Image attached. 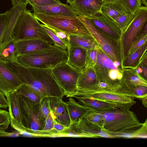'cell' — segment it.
<instances>
[{
	"label": "cell",
	"mask_w": 147,
	"mask_h": 147,
	"mask_svg": "<svg viewBox=\"0 0 147 147\" xmlns=\"http://www.w3.org/2000/svg\"><path fill=\"white\" fill-rule=\"evenodd\" d=\"M37 19L49 28L67 35H91L78 16L51 15L34 13Z\"/></svg>",
	"instance_id": "obj_4"
},
{
	"label": "cell",
	"mask_w": 147,
	"mask_h": 147,
	"mask_svg": "<svg viewBox=\"0 0 147 147\" xmlns=\"http://www.w3.org/2000/svg\"><path fill=\"white\" fill-rule=\"evenodd\" d=\"M147 22V7L141 6L133 15L125 28L123 42V52L127 56L129 50L144 24Z\"/></svg>",
	"instance_id": "obj_8"
},
{
	"label": "cell",
	"mask_w": 147,
	"mask_h": 147,
	"mask_svg": "<svg viewBox=\"0 0 147 147\" xmlns=\"http://www.w3.org/2000/svg\"><path fill=\"white\" fill-rule=\"evenodd\" d=\"M16 90L19 94L27 97L35 103H40L43 98L32 88L25 84H22Z\"/></svg>",
	"instance_id": "obj_25"
},
{
	"label": "cell",
	"mask_w": 147,
	"mask_h": 147,
	"mask_svg": "<svg viewBox=\"0 0 147 147\" xmlns=\"http://www.w3.org/2000/svg\"><path fill=\"white\" fill-rule=\"evenodd\" d=\"M26 2L32 6L35 5L46 6L62 3L55 0H26Z\"/></svg>",
	"instance_id": "obj_33"
},
{
	"label": "cell",
	"mask_w": 147,
	"mask_h": 147,
	"mask_svg": "<svg viewBox=\"0 0 147 147\" xmlns=\"http://www.w3.org/2000/svg\"><path fill=\"white\" fill-rule=\"evenodd\" d=\"M87 18L101 31L110 35L115 36L116 31L119 29L113 21L102 12Z\"/></svg>",
	"instance_id": "obj_20"
},
{
	"label": "cell",
	"mask_w": 147,
	"mask_h": 147,
	"mask_svg": "<svg viewBox=\"0 0 147 147\" xmlns=\"http://www.w3.org/2000/svg\"><path fill=\"white\" fill-rule=\"evenodd\" d=\"M49 98V97H44L40 102L42 112L46 119L51 111Z\"/></svg>",
	"instance_id": "obj_34"
},
{
	"label": "cell",
	"mask_w": 147,
	"mask_h": 147,
	"mask_svg": "<svg viewBox=\"0 0 147 147\" xmlns=\"http://www.w3.org/2000/svg\"><path fill=\"white\" fill-rule=\"evenodd\" d=\"M54 78L67 97L75 93L77 83L81 71L63 62L52 69Z\"/></svg>",
	"instance_id": "obj_7"
},
{
	"label": "cell",
	"mask_w": 147,
	"mask_h": 147,
	"mask_svg": "<svg viewBox=\"0 0 147 147\" xmlns=\"http://www.w3.org/2000/svg\"><path fill=\"white\" fill-rule=\"evenodd\" d=\"M113 63L115 66H116L117 67L120 65V63L116 61H115Z\"/></svg>",
	"instance_id": "obj_45"
},
{
	"label": "cell",
	"mask_w": 147,
	"mask_h": 147,
	"mask_svg": "<svg viewBox=\"0 0 147 147\" xmlns=\"http://www.w3.org/2000/svg\"><path fill=\"white\" fill-rule=\"evenodd\" d=\"M19 55L16 42L13 40L0 48V60L5 62L17 61Z\"/></svg>",
	"instance_id": "obj_22"
},
{
	"label": "cell",
	"mask_w": 147,
	"mask_h": 147,
	"mask_svg": "<svg viewBox=\"0 0 147 147\" xmlns=\"http://www.w3.org/2000/svg\"><path fill=\"white\" fill-rule=\"evenodd\" d=\"M87 49L78 46H69L67 63L81 71L85 67Z\"/></svg>",
	"instance_id": "obj_19"
},
{
	"label": "cell",
	"mask_w": 147,
	"mask_h": 147,
	"mask_svg": "<svg viewBox=\"0 0 147 147\" xmlns=\"http://www.w3.org/2000/svg\"><path fill=\"white\" fill-rule=\"evenodd\" d=\"M23 84L28 85L43 98L62 99L63 91L56 80L51 69L25 67L17 61L5 62Z\"/></svg>",
	"instance_id": "obj_1"
},
{
	"label": "cell",
	"mask_w": 147,
	"mask_h": 147,
	"mask_svg": "<svg viewBox=\"0 0 147 147\" xmlns=\"http://www.w3.org/2000/svg\"><path fill=\"white\" fill-rule=\"evenodd\" d=\"M115 2L123 6L131 15H134L141 7V0H117Z\"/></svg>",
	"instance_id": "obj_29"
},
{
	"label": "cell",
	"mask_w": 147,
	"mask_h": 147,
	"mask_svg": "<svg viewBox=\"0 0 147 147\" xmlns=\"http://www.w3.org/2000/svg\"><path fill=\"white\" fill-rule=\"evenodd\" d=\"M15 42L19 55L48 49L53 45L45 41L36 39L24 40Z\"/></svg>",
	"instance_id": "obj_18"
},
{
	"label": "cell",
	"mask_w": 147,
	"mask_h": 147,
	"mask_svg": "<svg viewBox=\"0 0 147 147\" xmlns=\"http://www.w3.org/2000/svg\"><path fill=\"white\" fill-rule=\"evenodd\" d=\"M32 6L34 13L51 15L78 16L70 5L62 3L49 5H35Z\"/></svg>",
	"instance_id": "obj_17"
},
{
	"label": "cell",
	"mask_w": 147,
	"mask_h": 147,
	"mask_svg": "<svg viewBox=\"0 0 147 147\" xmlns=\"http://www.w3.org/2000/svg\"><path fill=\"white\" fill-rule=\"evenodd\" d=\"M119 72L117 69H112L109 72V76L110 78L113 80L117 79L118 74Z\"/></svg>",
	"instance_id": "obj_39"
},
{
	"label": "cell",
	"mask_w": 147,
	"mask_h": 147,
	"mask_svg": "<svg viewBox=\"0 0 147 147\" xmlns=\"http://www.w3.org/2000/svg\"><path fill=\"white\" fill-rule=\"evenodd\" d=\"M147 87L136 86L132 89L133 92L137 96L136 98L140 99L147 96Z\"/></svg>",
	"instance_id": "obj_35"
},
{
	"label": "cell",
	"mask_w": 147,
	"mask_h": 147,
	"mask_svg": "<svg viewBox=\"0 0 147 147\" xmlns=\"http://www.w3.org/2000/svg\"><path fill=\"white\" fill-rule=\"evenodd\" d=\"M12 36L15 41L36 39L45 41L52 45L55 44L33 13L26 9L22 13L18 20Z\"/></svg>",
	"instance_id": "obj_3"
},
{
	"label": "cell",
	"mask_w": 147,
	"mask_h": 147,
	"mask_svg": "<svg viewBox=\"0 0 147 147\" xmlns=\"http://www.w3.org/2000/svg\"><path fill=\"white\" fill-rule=\"evenodd\" d=\"M89 35H67V40L69 46H80L88 50L94 48L95 44L88 37Z\"/></svg>",
	"instance_id": "obj_23"
},
{
	"label": "cell",
	"mask_w": 147,
	"mask_h": 147,
	"mask_svg": "<svg viewBox=\"0 0 147 147\" xmlns=\"http://www.w3.org/2000/svg\"><path fill=\"white\" fill-rule=\"evenodd\" d=\"M67 127L57 122L54 120V128L58 133V135Z\"/></svg>",
	"instance_id": "obj_37"
},
{
	"label": "cell",
	"mask_w": 147,
	"mask_h": 147,
	"mask_svg": "<svg viewBox=\"0 0 147 147\" xmlns=\"http://www.w3.org/2000/svg\"><path fill=\"white\" fill-rule=\"evenodd\" d=\"M138 69L139 70V73H141L143 72L142 69L140 67H138Z\"/></svg>",
	"instance_id": "obj_48"
},
{
	"label": "cell",
	"mask_w": 147,
	"mask_h": 147,
	"mask_svg": "<svg viewBox=\"0 0 147 147\" xmlns=\"http://www.w3.org/2000/svg\"><path fill=\"white\" fill-rule=\"evenodd\" d=\"M142 100L143 105L146 107H147V96L140 99Z\"/></svg>",
	"instance_id": "obj_42"
},
{
	"label": "cell",
	"mask_w": 147,
	"mask_h": 147,
	"mask_svg": "<svg viewBox=\"0 0 147 147\" xmlns=\"http://www.w3.org/2000/svg\"><path fill=\"white\" fill-rule=\"evenodd\" d=\"M68 60V52L56 46L29 53L19 55L17 61L30 68L52 69Z\"/></svg>",
	"instance_id": "obj_2"
},
{
	"label": "cell",
	"mask_w": 147,
	"mask_h": 147,
	"mask_svg": "<svg viewBox=\"0 0 147 147\" xmlns=\"http://www.w3.org/2000/svg\"><path fill=\"white\" fill-rule=\"evenodd\" d=\"M141 1L145 6L147 7V0H141Z\"/></svg>",
	"instance_id": "obj_46"
},
{
	"label": "cell",
	"mask_w": 147,
	"mask_h": 147,
	"mask_svg": "<svg viewBox=\"0 0 147 147\" xmlns=\"http://www.w3.org/2000/svg\"><path fill=\"white\" fill-rule=\"evenodd\" d=\"M105 130L109 134L113 136L114 138H147V119L140 127L132 131L125 132H113Z\"/></svg>",
	"instance_id": "obj_24"
},
{
	"label": "cell",
	"mask_w": 147,
	"mask_h": 147,
	"mask_svg": "<svg viewBox=\"0 0 147 147\" xmlns=\"http://www.w3.org/2000/svg\"><path fill=\"white\" fill-rule=\"evenodd\" d=\"M69 5L78 16L88 17L102 12L103 3L102 0H79Z\"/></svg>",
	"instance_id": "obj_15"
},
{
	"label": "cell",
	"mask_w": 147,
	"mask_h": 147,
	"mask_svg": "<svg viewBox=\"0 0 147 147\" xmlns=\"http://www.w3.org/2000/svg\"><path fill=\"white\" fill-rule=\"evenodd\" d=\"M84 118L104 129V119L101 113L91 110Z\"/></svg>",
	"instance_id": "obj_30"
},
{
	"label": "cell",
	"mask_w": 147,
	"mask_h": 147,
	"mask_svg": "<svg viewBox=\"0 0 147 147\" xmlns=\"http://www.w3.org/2000/svg\"><path fill=\"white\" fill-rule=\"evenodd\" d=\"M70 120V125L78 122L83 118L91 110L76 102L71 97L65 102Z\"/></svg>",
	"instance_id": "obj_21"
},
{
	"label": "cell",
	"mask_w": 147,
	"mask_h": 147,
	"mask_svg": "<svg viewBox=\"0 0 147 147\" xmlns=\"http://www.w3.org/2000/svg\"><path fill=\"white\" fill-rule=\"evenodd\" d=\"M127 80L129 85V86L131 90L136 86H142L147 87L146 80L139 76H132L129 77Z\"/></svg>",
	"instance_id": "obj_32"
},
{
	"label": "cell",
	"mask_w": 147,
	"mask_h": 147,
	"mask_svg": "<svg viewBox=\"0 0 147 147\" xmlns=\"http://www.w3.org/2000/svg\"><path fill=\"white\" fill-rule=\"evenodd\" d=\"M89 59L92 61H95L97 59L96 52L94 50H92L89 53Z\"/></svg>",
	"instance_id": "obj_40"
},
{
	"label": "cell",
	"mask_w": 147,
	"mask_h": 147,
	"mask_svg": "<svg viewBox=\"0 0 147 147\" xmlns=\"http://www.w3.org/2000/svg\"><path fill=\"white\" fill-rule=\"evenodd\" d=\"M26 0H11L12 5L16 4L19 2H26ZM61 3V2L59 0H55Z\"/></svg>",
	"instance_id": "obj_41"
},
{
	"label": "cell",
	"mask_w": 147,
	"mask_h": 147,
	"mask_svg": "<svg viewBox=\"0 0 147 147\" xmlns=\"http://www.w3.org/2000/svg\"><path fill=\"white\" fill-rule=\"evenodd\" d=\"M147 42L134 52L128 56L124 65L127 67L133 66L138 62L144 52L146 50Z\"/></svg>",
	"instance_id": "obj_28"
},
{
	"label": "cell",
	"mask_w": 147,
	"mask_h": 147,
	"mask_svg": "<svg viewBox=\"0 0 147 147\" xmlns=\"http://www.w3.org/2000/svg\"><path fill=\"white\" fill-rule=\"evenodd\" d=\"M8 104L6 98L4 95L0 91V108L6 109Z\"/></svg>",
	"instance_id": "obj_38"
},
{
	"label": "cell",
	"mask_w": 147,
	"mask_h": 147,
	"mask_svg": "<svg viewBox=\"0 0 147 147\" xmlns=\"http://www.w3.org/2000/svg\"><path fill=\"white\" fill-rule=\"evenodd\" d=\"M22 84L5 62L0 60V91L5 95L16 90Z\"/></svg>",
	"instance_id": "obj_13"
},
{
	"label": "cell",
	"mask_w": 147,
	"mask_h": 147,
	"mask_svg": "<svg viewBox=\"0 0 147 147\" xmlns=\"http://www.w3.org/2000/svg\"><path fill=\"white\" fill-rule=\"evenodd\" d=\"M85 26L91 35L94 37L103 51L111 58H117L115 50L112 45L104 37L100 29L94 25L87 17L78 16Z\"/></svg>",
	"instance_id": "obj_14"
},
{
	"label": "cell",
	"mask_w": 147,
	"mask_h": 147,
	"mask_svg": "<svg viewBox=\"0 0 147 147\" xmlns=\"http://www.w3.org/2000/svg\"><path fill=\"white\" fill-rule=\"evenodd\" d=\"M103 4L109 3H114L116 2L117 0H102Z\"/></svg>",
	"instance_id": "obj_43"
},
{
	"label": "cell",
	"mask_w": 147,
	"mask_h": 147,
	"mask_svg": "<svg viewBox=\"0 0 147 147\" xmlns=\"http://www.w3.org/2000/svg\"><path fill=\"white\" fill-rule=\"evenodd\" d=\"M82 105L92 110L103 113L114 109L128 110L134 105L131 103H119L112 102L96 100L86 97L75 96Z\"/></svg>",
	"instance_id": "obj_12"
},
{
	"label": "cell",
	"mask_w": 147,
	"mask_h": 147,
	"mask_svg": "<svg viewBox=\"0 0 147 147\" xmlns=\"http://www.w3.org/2000/svg\"><path fill=\"white\" fill-rule=\"evenodd\" d=\"M18 95L23 124L26 132L39 137L46 119L42 112L40 103H35L27 97L19 94Z\"/></svg>",
	"instance_id": "obj_6"
},
{
	"label": "cell",
	"mask_w": 147,
	"mask_h": 147,
	"mask_svg": "<svg viewBox=\"0 0 147 147\" xmlns=\"http://www.w3.org/2000/svg\"><path fill=\"white\" fill-rule=\"evenodd\" d=\"M75 96H82L96 100L119 103H131L134 105L136 103L134 98L113 92H89L77 90L75 93L70 95L69 97H74Z\"/></svg>",
	"instance_id": "obj_10"
},
{
	"label": "cell",
	"mask_w": 147,
	"mask_h": 147,
	"mask_svg": "<svg viewBox=\"0 0 147 147\" xmlns=\"http://www.w3.org/2000/svg\"><path fill=\"white\" fill-rule=\"evenodd\" d=\"M10 123V117L9 112L0 109V132L5 131Z\"/></svg>",
	"instance_id": "obj_31"
},
{
	"label": "cell",
	"mask_w": 147,
	"mask_h": 147,
	"mask_svg": "<svg viewBox=\"0 0 147 147\" xmlns=\"http://www.w3.org/2000/svg\"><path fill=\"white\" fill-rule=\"evenodd\" d=\"M54 119L50 111L46 119L45 126L41 131L39 137H58V133L54 128Z\"/></svg>",
	"instance_id": "obj_26"
},
{
	"label": "cell",
	"mask_w": 147,
	"mask_h": 147,
	"mask_svg": "<svg viewBox=\"0 0 147 147\" xmlns=\"http://www.w3.org/2000/svg\"><path fill=\"white\" fill-rule=\"evenodd\" d=\"M79 0H67V3H71L75 1Z\"/></svg>",
	"instance_id": "obj_47"
},
{
	"label": "cell",
	"mask_w": 147,
	"mask_h": 147,
	"mask_svg": "<svg viewBox=\"0 0 147 147\" xmlns=\"http://www.w3.org/2000/svg\"><path fill=\"white\" fill-rule=\"evenodd\" d=\"M51 112L54 120L68 127L70 120L65 102L62 99L56 97L49 98Z\"/></svg>",
	"instance_id": "obj_16"
},
{
	"label": "cell",
	"mask_w": 147,
	"mask_h": 147,
	"mask_svg": "<svg viewBox=\"0 0 147 147\" xmlns=\"http://www.w3.org/2000/svg\"><path fill=\"white\" fill-rule=\"evenodd\" d=\"M45 30L55 43V45L67 51L69 45L67 39L62 38L59 36L52 29L44 24H41Z\"/></svg>",
	"instance_id": "obj_27"
},
{
	"label": "cell",
	"mask_w": 147,
	"mask_h": 147,
	"mask_svg": "<svg viewBox=\"0 0 147 147\" xmlns=\"http://www.w3.org/2000/svg\"><path fill=\"white\" fill-rule=\"evenodd\" d=\"M101 113L104 119V129L109 131H132L143 124L139 121L135 114L129 110L117 109Z\"/></svg>",
	"instance_id": "obj_5"
},
{
	"label": "cell",
	"mask_w": 147,
	"mask_h": 147,
	"mask_svg": "<svg viewBox=\"0 0 147 147\" xmlns=\"http://www.w3.org/2000/svg\"><path fill=\"white\" fill-rule=\"evenodd\" d=\"M101 58L98 55V60L100 61V63L102 64L104 66L111 69H117V67L115 66L111 60L105 55H102Z\"/></svg>",
	"instance_id": "obj_36"
},
{
	"label": "cell",
	"mask_w": 147,
	"mask_h": 147,
	"mask_svg": "<svg viewBox=\"0 0 147 147\" xmlns=\"http://www.w3.org/2000/svg\"><path fill=\"white\" fill-rule=\"evenodd\" d=\"M101 11L122 30L125 28L133 16L121 4L116 2L103 4Z\"/></svg>",
	"instance_id": "obj_9"
},
{
	"label": "cell",
	"mask_w": 147,
	"mask_h": 147,
	"mask_svg": "<svg viewBox=\"0 0 147 147\" xmlns=\"http://www.w3.org/2000/svg\"><path fill=\"white\" fill-rule=\"evenodd\" d=\"M5 96L7 102L10 124L12 127L19 131L21 135L22 133L26 132V131L23 124L18 94L15 90L6 94Z\"/></svg>",
	"instance_id": "obj_11"
},
{
	"label": "cell",
	"mask_w": 147,
	"mask_h": 147,
	"mask_svg": "<svg viewBox=\"0 0 147 147\" xmlns=\"http://www.w3.org/2000/svg\"><path fill=\"white\" fill-rule=\"evenodd\" d=\"M142 69L144 75L146 78L147 76V68L146 67H143V69Z\"/></svg>",
	"instance_id": "obj_44"
}]
</instances>
